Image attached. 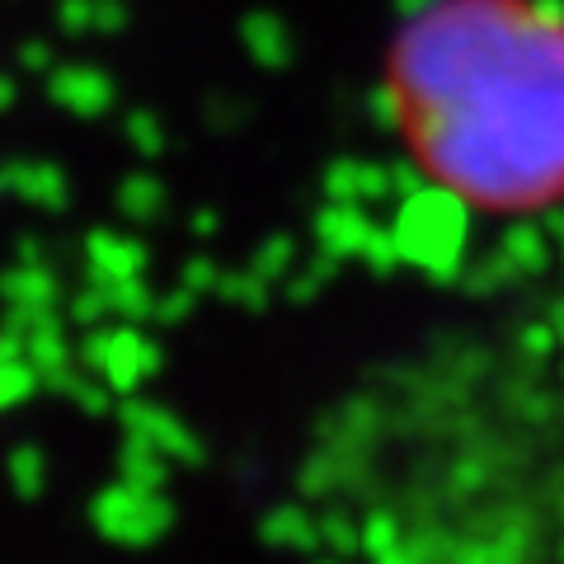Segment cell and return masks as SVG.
Listing matches in <instances>:
<instances>
[{
  "label": "cell",
  "mask_w": 564,
  "mask_h": 564,
  "mask_svg": "<svg viewBox=\"0 0 564 564\" xmlns=\"http://www.w3.org/2000/svg\"><path fill=\"white\" fill-rule=\"evenodd\" d=\"M404 155L489 217L564 203V6L423 0L386 66Z\"/></svg>",
  "instance_id": "cell-1"
}]
</instances>
